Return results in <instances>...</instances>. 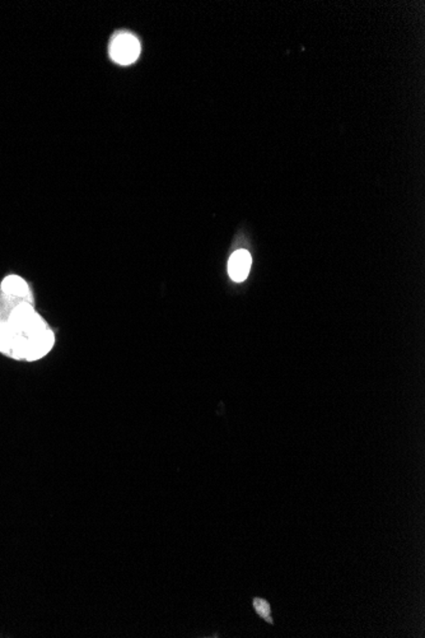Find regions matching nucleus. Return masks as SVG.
<instances>
[{
  "label": "nucleus",
  "mask_w": 425,
  "mask_h": 638,
  "mask_svg": "<svg viewBox=\"0 0 425 638\" xmlns=\"http://www.w3.org/2000/svg\"><path fill=\"white\" fill-rule=\"evenodd\" d=\"M252 606H253V610L257 613V615L260 617L261 619L268 622L270 624L274 623L273 615H271V606H270L269 602L266 599L253 597L252 599Z\"/></svg>",
  "instance_id": "20e7f679"
},
{
  "label": "nucleus",
  "mask_w": 425,
  "mask_h": 638,
  "mask_svg": "<svg viewBox=\"0 0 425 638\" xmlns=\"http://www.w3.org/2000/svg\"><path fill=\"white\" fill-rule=\"evenodd\" d=\"M251 263V255L249 254V251H236L235 254L231 256L229 263H228L229 276L235 282H243L250 273Z\"/></svg>",
  "instance_id": "7ed1b4c3"
},
{
  "label": "nucleus",
  "mask_w": 425,
  "mask_h": 638,
  "mask_svg": "<svg viewBox=\"0 0 425 638\" xmlns=\"http://www.w3.org/2000/svg\"><path fill=\"white\" fill-rule=\"evenodd\" d=\"M140 43L131 34H117L110 43V56L120 65H130L139 58Z\"/></svg>",
  "instance_id": "f03ea898"
},
{
  "label": "nucleus",
  "mask_w": 425,
  "mask_h": 638,
  "mask_svg": "<svg viewBox=\"0 0 425 638\" xmlns=\"http://www.w3.org/2000/svg\"><path fill=\"white\" fill-rule=\"evenodd\" d=\"M54 333L34 309L31 288L21 276L0 285V352L14 360L37 361L51 351Z\"/></svg>",
  "instance_id": "f257e3e1"
}]
</instances>
